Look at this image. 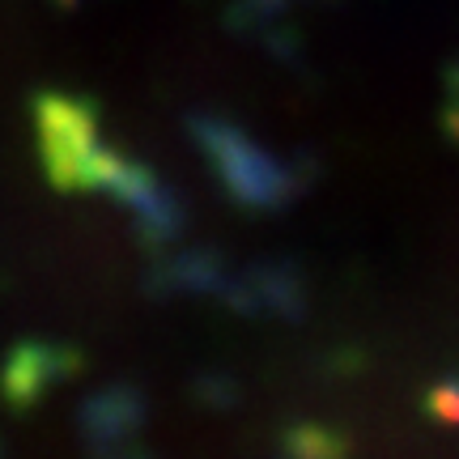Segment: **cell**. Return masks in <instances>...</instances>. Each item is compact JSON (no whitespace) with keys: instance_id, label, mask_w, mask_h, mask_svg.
Listing matches in <instances>:
<instances>
[{"instance_id":"obj_1","label":"cell","mask_w":459,"mask_h":459,"mask_svg":"<svg viewBox=\"0 0 459 459\" xmlns=\"http://www.w3.org/2000/svg\"><path fill=\"white\" fill-rule=\"evenodd\" d=\"M200 149L213 158L217 175L243 204H277L290 196V175L285 166L273 162L264 149H255L243 132L226 128V124H196Z\"/></svg>"},{"instance_id":"obj_2","label":"cell","mask_w":459,"mask_h":459,"mask_svg":"<svg viewBox=\"0 0 459 459\" xmlns=\"http://www.w3.org/2000/svg\"><path fill=\"white\" fill-rule=\"evenodd\" d=\"M56 375V349H39V344H17L9 375H4V392L13 404H30L43 395V387Z\"/></svg>"},{"instance_id":"obj_3","label":"cell","mask_w":459,"mask_h":459,"mask_svg":"<svg viewBox=\"0 0 459 459\" xmlns=\"http://www.w3.org/2000/svg\"><path fill=\"white\" fill-rule=\"evenodd\" d=\"M429 409L438 412L443 421H459V383H446L438 392L429 395Z\"/></svg>"}]
</instances>
